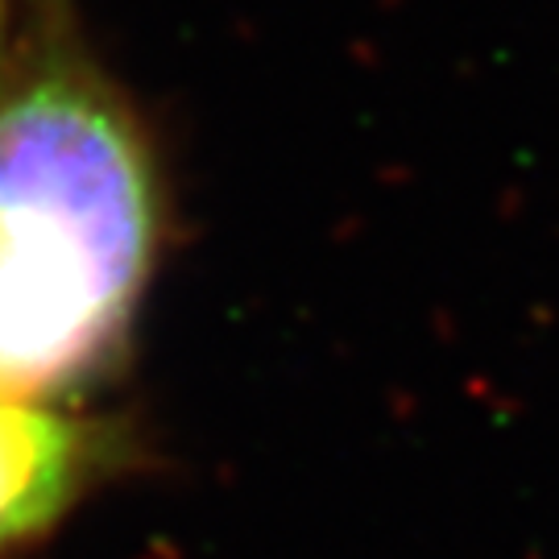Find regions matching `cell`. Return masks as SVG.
<instances>
[{
  "instance_id": "cell-1",
  "label": "cell",
  "mask_w": 559,
  "mask_h": 559,
  "mask_svg": "<svg viewBox=\"0 0 559 559\" xmlns=\"http://www.w3.org/2000/svg\"><path fill=\"white\" fill-rule=\"evenodd\" d=\"M158 240L124 108L71 71L0 104V402L55 399L117 348Z\"/></svg>"
},
{
  "instance_id": "cell-2",
  "label": "cell",
  "mask_w": 559,
  "mask_h": 559,
  "mask_svg": "<svg viewBox=\"0 0 559 559\" xmlns=\"http://www.w3.org/2000/svg\"><path fill=\"white\" fill-rule=\"evenodd\" d=\"M87 477V440L71 419L0 402V556L50 531Z\"/></svg>"
}]
</instances>
